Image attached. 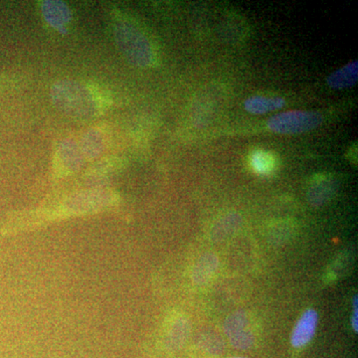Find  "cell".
Here are the masks:
<instances>
[{"label":"cell","instance_id":"cell-1","mask_svg":"<svg viewBox=\"0 0 358 358\" xmlns=\"http://www.w3.org/2000/svg\"><path fill=\"white\" fill-rule=\"evenodd\" d=\"M51 99L59 110L78 121L95 119L106 107L94 90L74 80H62L54 85Z\"/></svg>","mask_w":358,"mask_h":358},{"label":"cell","instance_id":"cell-2","mask_svg":"<svg viewBox=\"0 0 358 358\" xmlns=\"http://www.w3.org/2000/svg\"><path fill=\"white\" fill-rule=\"evenodd\" d=\"M115 38L131 63L138 67H148L154 61L152 46L143 32L127 20H119L115 24Z\"/></svg>","mask_w":358,"mask_h":358},{"label":"cell","instance_id":"cell-3","mask_svg":"<svg viewBox=\"0 0 358 358\" xmlns=\"http://www.w3.org/2000/svg\"><path fill=\"white\" fill-rule=\"evenodd\" d=\"M322 115L308 110H288L273 115L268 120V128L275 134H294L307 133L322 124Z\"/></svg>","mask_w":358,"mask_h":358},{"label":"cell","instance_id":"cell-4","mask_svg":"<svg viewBox=\"0 0 358 358\" xmlns=\"http://www.w3.org/2000/svg\"><path fill=\"white\" fill-rule=\"evenodd\" d=\"M317 322H319V315L317 310L312 308L306 310L294 327L291 338L292 345L294 348H303L307 345L315 336Z\"/></svg>","mask_w":358,"mask_h":358},{"label":"cell","instance_id":"cell-5","mask_svg":"<svg viewBox=\"0 0 358 358\" xmlns=\"http://www.w3.org/2000/svg\"><path fill=\"white\" fill-rule=\"evenodd\" d=\"M41 9L46 22L57 30L65 29L72 18L69 7L64 2L43 1Z\"/></svg>","mask_w":358,"mask_h":358},{"label":"cell","instance_id":"cell-6","mask_svg":"<svg viewBox=\"0 0 358 358\" xmlns=\"http://www.w3.org/2000/svg\"><path fill=\"white\" fill-rule=\"evenodd\" d=\"M358 80V62L352 61L334 71L327 78V83L329 88L334 90H343L350 88L357 83Z\"/></svg>","mask_w":358,"mask_h":358},{"label":"cell","instance_id":"cell-7","mask_svg":"<svg viewBox=\"0 0 358 358\" xmlns=\"http://www.w3.org/2000/svg\"><path fill=\"white\" fill-rule=\"evenodd\" d=\"M286 101L279 96H254L244 102V109L252 115H266L282 109Z\"/></svg>","mask_w":358,"mask_h":358},{"label":"cell","instance_id":"cell-8","mask_svg":"<svg viewBox=\"0 0 358 358\" xmlns=\"http://www.w3.org/2000/svg\"><path fill=\"white\" fill-rule=\"evenodd\" d=\"M84 155L76 143L72 141H65L58 150V159L61 166L66 171H75L83 162Z\"/></svg>","mask_w":358,"mask_h":358},{"label":"cell","instance_id":"cell-9","mask_svg":"<svg viewBox=\"0 0 358 358\" xmlns=\"http://www.w3.org/2000/svg\"><path fill=\"white\" fill-rule=\"evenodd\" d=\"M336 189V181L331 178L322 176L313 182L308 192V200L313 206H320L329 199Z\"/></svg>","mask_w":358,"mask_h":358},{"label":"cell","instance_id":"cell-10","mask_svg":"<svg viewBox=\"0 0 358 358\" xmlns=\"http://www.w3.org/2000/svg\"><path fill=\"white\" fill-rule=\"evenodd\" d=\"M277 160L274 154L265 150H256L250 155V166L256 173L267 176L275 169Z\"/></svg>","mask_w":358,"mask_h":358},{"label":"cell","instance_id":"cell-11","mask_svg":"<svg viewBox=\"0 0 358 358\" xmlns=\"http://www.w3.org/2000/svg\"><path fill=\"white\" fill-rule=\"evenodd\" d=\"M81 152L87 159H96L103 148V138L98 131H89L81 141Z\"/></svg>","mask_w":358,"mask_h":358},{"label":"cell","instance_id":"cell-12","mask_svg":"<svg viewBox=\"0 0 358 358\" xmlns=\"http://www.w3.org/2000/svg\"><path fill=\"white\" fill-rule=\"evenodd\" d=\"M246 326L247 317L245 313L242 312L236 313L226 320L225 331L228 336H232L245 331Z\"/></svg>","mask_w":358,"mask_h":358},{"label":"cell","instance_id":"cell-13","mask_svg":"<svg viewBox=\"0 0 358 358\" xmlns=\"http://www.w3.org/2000/svg\"><path fill=\"white\" fill-rule=\"evenodd\" d=\"M230 339L231 343L237 348H248L254 341L253 336L247 331L234 334V336H230Z\"/></svg>","mask_w":358,"mask_h":358},{"label":"cell","instance_id":"cell-14","mask_svg":"<svg viewBox=\"0 0 358 358\" xmlns=\"http://www.w3.org/2000/svg\"><path fill=\"white\" fill-rule=\"evenodd\" d=\"M358 308H357V296H355V299H353V315L352 317V329L353 331H355V333H357L358 331Z\"/></svg>","mask_w":358,"mask_h":358},{"label":"cell","instance_id":"cell-15","mask_svg":"<svg viewBox=\"0 0 358 358\" xmlns=\"http://www.w3.org/2000/svg\"><path fill=\"white\" fill-rule=\"evenodd\" d=\"M236 358H245V357H236Z\"/></svg>","mask_w":358,"mask_h":358}]
</instances>
